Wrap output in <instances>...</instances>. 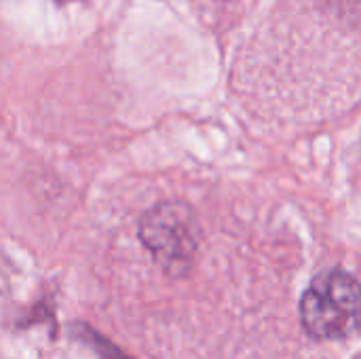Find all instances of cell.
Segmentation results:
<instances>
[{
	"label": "cell",
	"instance_id": "6da1fadb",
	"mask_svg": "<svg viewBox=\"0 0 361 359\" xmlns=\"http://www.w3.org/2000/svg\"><path fill=\"white\" fill-rule=\"evenodd\" d=\"M305 330L319 341H338L361 328V286L349 273L326 271L307 288L300 303Z\"/></svg>",
	"mask_w": 361,
	"mask_h": 359
},
{
	"label": "cell",
	"instance_id": "7a4b0ae2",
	"mask_svg": "<svg viewBox=\"0 0 361 359\" xmlns=\"http://www.w3.org/2000/svg\"><path fill=\"white\" fill-rule=\"evenodd\" d=\"M137 235L154 260L171 275H182L190 269L201 239L192 209L180 201L150 207L140 218Z\"/></svg>",
	"mask_w": 361,
	"mask_h": 359
},
{
	"label": "cell",
	"instance_id": "3957f363",
	"mask_svg": "<svg viewBox=\"0 0 361 359\" xmlns=\"http://www.w3.org/2000/svg\"><path fill=\"white\" fill-rule=\"evenodd\" d=\"M93 345L97 347V353H99V358L104 359H129L127 355H123L116 347H112L110 343H106L104 339H99V336H93Z\"/></svg>",
	"mask_w": 361,
	"mask_h": 359
},
{
	"label": "cell",
	"instance_id": "277c9868",
	"mask_svg": "<svg viewBox=\"0 0 361 359\" xmlns=\"http://www.w3.org/2000/svg\"><path fill=\"white\" fill-rule=\"evenodd\" d=\"M357 359H361V358H357Z\"/></svg>",
	"mask_w": 361,
	"mask_h": 359
}]
</instances>
